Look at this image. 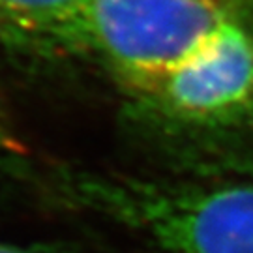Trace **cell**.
<instances>
[{
	"label": "cell",
	"instance_id": "6da1fadb",
	"mask_svg": "<svg viewBox=\"0 0 253 253\" xmlns=\"http://www.w3.org/2000/svg\"><path fill=\"white\" fill-rule=\"evenodd\" d=\"M79 207L129 229L160 253H253V184L167 182L64 172Z\"/></svg>",
	"mask_w": 253,
	"mask_h": 253
},
{
	"label": "cell",
	"instance_id": "7a4b0ae2",
	"mask_svg": "<svg viewBox=\"0 0 253 253\" xmlns=\"http://www.w3.org/2000/svg\"><path fill=\"white\" fill-rule=\"evenodd\" d=\"M231 13L208 0H88L84 47L139 94L197 53Z\"/></svg>",
	"mask_w": 253,
	"mask_h": 253
},
{
	"label": "cell",
	"instance_id": "3957f363",
	"mask_svg": "<svg viewBox=\"0 0 253 253\" xmlns=\"http://www.w3.org/2000/svg\"><path fill=\"white\" fill-rule=\"evenodd\" d=\"M137 96L186 124L244 120L253 113V32L231 13L197 53Z\"/></svg>",
	"mask_w": 253,
	"mask_h": 253
},
{
	"label": "cell",
	"instance_id": "277c9868",
	"mask_svg": "<svg viewBox=\"0 0 253 253\" xmlns=\"http://www.w3.org/2000/svg\"><path fill=\"white\" fill-rule=\"evenodd\" d=\"M88 0H0V47L32 56L81 53Z\"/></svg>",
	"mask_w": 253,
	"mask_h": 253
},
{
	"label": "cell",
	"instance_id": "5b68a950",
	"mask_svg": "<svg viewBox=\"0 0 253 253\" xmlns=\"http://www.w3.org/2000/svg\"><path fill=\"white\" fill-rule=\"evenodd\" d=\"M19 154H21L19 143L15 141L13 133L9 131V127L6 126V120L0 113V169H4L11 162H15Z\"/></svg>",
	"mask_w": 253,
	"mask_h": 253
},
{
	"label": "cell",
	"instance_id": "8992f818",
	"mask_svg": "<svg viewBox=\"0 0 253 253\" xmlns=\"http://www.w3.org/2000/svg\"><path fill=\"white\" fill-rule=\"evenodd\" d=\"M0 253H64V252H53V250H40V248H25V246L8 244V242H0Z\"/></svg>",
	"mask_w": 253,
	"mask_h": 253
},
{
	"label": "cell",
	"instance_id": "52a82bcc",
	"mask_svg": "<svg viewBox=\"0 0 253 253\" xmlns=\"http://www.w3.org/2000/svg\"><path fill=\"white\" fill-rule=\"evenodd\" d=\"M208 2H214V4H221V6H231V0H208Z\"/></svg>",
	"mask_w": 253,
	"mask_h": 253
}]
</instances>
